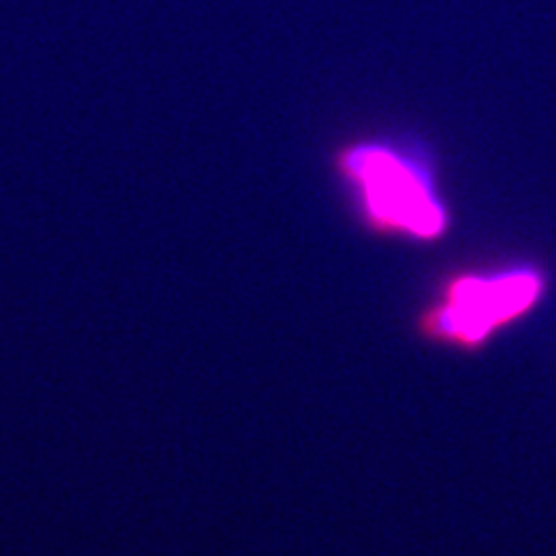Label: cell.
Returning <instances> with one entry per match:
<instances>
[{
  "mask_svg": "<svg viewBox=\"0 0 556 556\" xmlns=\"http://www.w3.org/2000/svg\"><path fill=\"white\" fill-rule=\"evenodd\" d=\"M545 288V274L533 263L459 269L443 278L417 316V329L429 341L476 353L529 316Z\"/></svg>",
  "mask_w": 556,
  "mask_h": 556,
  "instance_id": "cell-2",
  "label": "cell"
},
{
  "mask_svg": "<svg viewBox=\"0 0 556 556\" xmlns=\"http://www.w3.org/2000/svg\"><path fill=\"white\" fill-rule=\"evenodd\" d=\"M334 172L355 216L371 232L420 243L447 232L439 169L427 147L408 135L355 137L334 151Z\"/></svg>",
  "mask_w": 556,
  "mask_h": 556,
  "instance_id": "cell-1",
  "label": "cell"
}]
</instances>
